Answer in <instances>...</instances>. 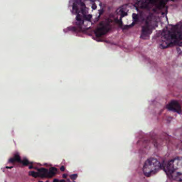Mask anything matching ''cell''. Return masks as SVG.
Segmentation results:
<instances>
[{
    "instance_id": "cell-1",
    "label": "cell",
    "mask_w": 182,
    "mask_h": 182,
    "mask_svg": "<svg viewBox=\"0 0 182 182\" xmlns=\"http://www.w3.org/2000/svg\"><path fill=\"white\" fill-rule=\"evenodd\" d=\"M102 6L99 0H83L80 3L77 20L82 27L87 28L99 19Z\"/></svg>"
},
{
    "instance_id": "cell-2",
    "label": "cell",
    "mask_w": 182,
    "mask_h": 182,
    "mask_svg": "<svg viewBox=\"0 0 182 182\" xmlns=\"http://www.w3.org/2000/svg\"><path fill=\"white\" fill-rule=\"evenodd\" d=\"M182 42V23L169 25L163 29L159 36V46L161 49L178 45Z\"/></svg>"
},
{
    "instance_id": "cell-3",
    "label": "cell",
    "mask_w": 182,
    "mask_h": 182,
    "mask_svg": "<svg viewBox=\"0 0 182 182\" xmlns=\"http://www.w3.org/2000/svg\"><path fill=\"white\" fill-rule=\"evenodd\" d=\"M138 10L134 4H127L121 6L115 13L118 23L123 28L133 26L138 19Z\"/></svg>"
},
{
    "instance_id": "cell-4",
    "label": "cell",
    "mask_w": 182,
    "mask_h": 182,
    "mask_svg": "<svg viewBox=\"0 0 182 182\" xmlns=\"http://www.w3.org/2000/svg\"><path fill=\"white\" fill-rule=\"evenodd\" d=\"M168 170L172 179L182 181V158H176L171 160L168 165Z\"/></svg>"
},
{
    "instance_id": "cell-5",
    "label": "cell",
    "mask_w": 182,
    "mask_h": 182,
    "mask_svg": "<svg viewBox=\"0 0 182 182\" xmlns=\"http://www.w3.org/2000/svg\"><path fill=\"white\" fill-rule=\"evenodd\" d=\"M161 169V165L159 160L155 158H150L144 165L143 171L146 177H150L156 174Z\"/></svg>"
},
{
    "instance_id": "cell-6",
    "label": "cell",
    "mask_w": 182,
    "mask_h": 182,
    "mask_svg": "<svg viewBox=\"0 0 182 182\" xmlns=\"http://www.w3.org/2000/svg\"><path fill=\"white\" fill-rule=\"evenodd\" d=\"M157 25L158 20L156 16L154 15H149L142 28L141 38L143 39L149 38Z\"/></svg>"
},
{
    "instance_id": "cell-7",
    "label": "cell",
    "mask_w": 182,
    "mask_h": 182,
    "mask_svg": "<svg viewBox=\"0 0 182 182\" xmlns=\"http://www.w3.org/2000/svg\"><path fill=\"white\" fill-rule=\"evenodd\" d=\"M111 26L108 21H103L99 25L96 29L95 33L96 36L100 37L105 35L109 31Z\"/></svg>"
},
{
    "instance_id": "cell-8",
    "label": "cell",
    "mask_w": 182,
    "mask_h": 182,
    "mask_svg": "<svg viewBox=\"0 0 182 182\" xmlns=\"http://www.w3.org/2000/svg\"><path fill=\"white\" fill-rule=\"evenodd\" d=\"M167 109L178 113H180L182 112V108L180 104L176 100H172L170 103H169L167 105Z\"/></svg>"
},
{
    "instance_id": "cell-9",
    "label": "cell",
    "mask_w": 182,
    "mask_h": 182,
    "mask_svg": "<svg viewBox=\"0 0 182 182\" xmlns=\"http://www.w3.org/2000/svg\"><path fill=\"white\" fill-rule=\"evenodd\" d=\"M133 1L136 6L141 8H146L150 4V3L152 2V0H133Z\"/></svg>"
},
{
    "instance_id": "cell-10",
    "label": "cell",
    "mask_w": 182,
    "mask_h": 182,
    "mask_svg": "<svg viewBox=\"0 0 182 182\" xmlns=\"http://www.w3.org/2000/svg\"><path fill=\"white\" fill-rule=\"evenodd\" d=\"M38 175L39 177H48V171L45 168H40L38 170Z\"/></svg>"
},
{
    "instance_id": "cell-11",
    "label": "cell",
    "mask_w": 182,
    "mask_h": 182,
    "mask_svg": "<svg viewBox=\"0 0 182 182\" xmlns=\"http://www.w3.org/2000/svg\"><path fill=\"white\" fill-rule=\"evenodd\" d=\"M57 171V169L55 167H52L50 169L49 171L48 172V177H51L56 174V172Z\"/></svg>"
},
{
    "instance_id": "cell-12",
    "label": "cell",
    "mask_w": 182,
    "mask_h": 182,
    "mask_svg": "<svg viewBox=\"0 0 182 182\" xmlns=\"http://www.w3.org/2000/svg\"><path fill=\"white\" fill-rule=\"evenodd\" d=\"M20 160H21L20 158L19 157V155H18V154L15 155V157L13 158H12L11 160L12 162H15H15H18V163L20 162Z\"/></svg>"
},
{
    "instance_id": "cell-13",
    "label": "cell",
    "mask_w": 182,
    "mask_h": 182,
    "mask_svg": "<svg viewBox=\"0 0 182 182\" xmlns=\"http://www.w3.org/2000/svg\"><path fill=\"white\" fill-rule=\"evenodd\" d=\"M29 175L32 176L34 177H39V175H38V172H35V171H31L29 172Z\"/></svg>"
},
{
    "instance_id": "cell-14",
    "label": "cell",
    "mask_w": 182,
    "mask_h": 182,
    "mask_svg": "<svg viewBox=\"0 0 182 182\" xmlns=\"http://www.w3.org/2000/svg\"><path fill=\"white\" fill-rule=\"evenodd\" d=\"M177 50H178V52L182 53V42L178 45Z\"/></svg>"
},
{
    "instance_id": "cell-15",
    "label": "cell",
    "mask_w": 182,
    "mask_h": 182,
    "mask_svg": "<svg viewBox=\"0 0 182 182\" xmlns=\"http://www.w3.org/2000/svg\"><path fill=\"white\" fill-rule=\"evenodd\" d=\"M28 161L27 160V159H24L23 161V164L24 166H27V165H28Z\"/></svg>"
},
{
    "instance_id": "cell-16",
    "label": "cell",
    "mask_w": 182,
    "mask_h": 182,
    "mask_svg": "<svg viewBox=\"0 0 182 182\" xmlns=\"http://www.w3.org/2000/svg\"><path fill=\"white\" fill-rule=\"evenodd\" d=\"M77 177V174H73L70 176V178L73 180H75L76 179Z\"/></svg>"
},
{
    "instance_id": "cell-17",
    "label": "cell",
    "mask_w": 182,
    "mask_h": 182,
    "mask_svg": "<svg viewBox=\"0 0 182 182\" xmlns=\"http://www.w3.org/2000/svg\"><path fill=\"white\" fill-rule=\"evenodd\" d=\"M60 169H61V171H65V167H64V166H62V167L60 168Z\"/></svg>"
},
{
    "instance_id": "cell-18",
    "label": "cell",
    "mask_w": 182,
    "mask_h": 182,
    "mask_svg": "<svg viewBox=\"0 0 182 182\" xmlns=\"http://www.w3.org/2000/svg\"><path fill=\"white\" fill-rule=\"evenodd\" d=\"M53 182H60V181L57 180V179H55V180H54Z\"/></svg>"
},
{
    "instance_id": "cell-19",
    "label": "cell",
    "mask_w": 182,
    "mask_h": 182,
    "mask_svg": "<svg viewBox=\"0 0 182 182\" xmlns=\"http://www.w3.org/2000/svg\"><path fill=\"white\" fill-rule=\"evenodd\" d=\"M67 175L66 174H63V177L64 178H67Z\"/></svg>"
},
{
    "instance_id": "cell-20",
    "label": "cell",
    "mask_w": 182,
    "mask_h": 182,
    "mask_svg": "<svg viewBox=\"0 0 182 182\" xmlns=\"http://www.w3.org/2000/svg\"><path fill=\"white\" fill-rule=\"evenodd\" d=\"M60 182H65V180H60Z\"/></svg>"
},
{
    "instance_id": "cell-21",
    "label": "cell",
    "mask_w": 182,
    "mask_h": 182,
    "mask_svg": "<svg viewBox=\"0 0 182 182\" xmlns=\"http://www.w3.org/2000/svg\"><path fill=\"white\" fill-rule=\"evenodd\" d=\"M43 182L42 181H40V182Z\"/></svg>"
},
{
    "instance_id": "cell-22",
    "label": "cell",
    "mask_w": 182,
    "mask_h": 182,
    "mask_svg": "<svg viewBox=\"0 0 182 182\" xmlns=\"http://www.w3.org/2000/svg\"></svg>"
}]
</instances>
